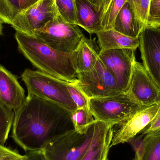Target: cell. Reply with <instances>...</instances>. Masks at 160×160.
Instances as JSON below:
<instances>
[{"label": "cell", "instance_id": "6da1fadb", "mask_svg": "<svg viewBox=\"0 0 160 160\" xmlns=\"http://www.w3.org/2000/svg\"><path fill=\"white\" fill-rule=\"evenodd\" d=\"M14 113L11 136L26 152L43 151L54 139L75 130L71 112L34 95L28 94Z\"/></svg>", "mask_w": 160, "mask_h": 160}, {"label": "cell", "instance_id": "7a4b0ae2", "mask_svg": "<svg viewBox=\"0 0 160 160\" xmlns=\"http://www.w3.org/2000/svg\"><path fill=\"white\" fill-rule=\"evenodd\" d=\"M15 38L19 51L39 71L64 81H78L71 53L57 51L38 38L16 32Z\"/></svg>", "mask_w": 160, "mask_h": 160}, {"label": "cell", "instance_id": "3957f363", "mask_svg": "<svg viewBox=\"0 0 160 160\" xmlns=\"http://www.w3.org/2000/svg\"><path fill=\"white\" fill-rule=\"evenodd\" d=\"M22 79L27 87L28 94L54 102L71 113L77 106L68 89V82L59 79L39 70L26 69Z\"/></svg>", "mask_w": 160, "mask_h": 160}, {"label": "cell", "instance_id": "277c9868", "mask_svg": "<svg viewBox=\"0 0 160 160\" xmlns=\"http://www.w3.org/2000/svg\"><path fill=\"white\" fill-rule=\"evenodd\" d=\"M34 36L52 48L66 53L74 52L85 37L79 26L68 22L59 14L36 30Z\"/></svg>", "mask_w": 160, "mask_h": 160}, {"label": "cell", "instance_id": "5b68a950", "mask_svg": "<svg viewBox=\"0 0 160 160\" xmlns=\"http://www.w3.org/2000/svg\"><path fill=\"white\" fill-rule=\"evenodd\" d=\"M95 121L84 132L74 130L50 142L42 151L46 160L82 159L93 139Z\"/></svg>", "mask_w": 160, "mask_h": 160}, {"label": "cell", "instance_id": "8992f818", "mask_svg": "<svg viewBox=\"0 0 160 160\" xmlns=\"http://www.w3.org/2000/svg\"><path fill=\"white\" fill-rule=\"evenodd\" d=\"M140 106L127 92L88 99V108L95 120L113 126L127 119Z\"/></svg>", "mask_w": 160, "mask_h": 160}, {"label": "cell", "instance_id": "52a82bcc", "mask_svg": "<svg viewBox=\"0 0 160 160\" xmlns=\"http://www.w3.org/2000/svg\"><path fill=\"white\" fill-rule=\"evenodd\" d=\"M76 83L87 98H104L121 93L115 80L99 59L89 71L78 73Z\"/></svg>", "mask_w": 160, "mask_h": 160}, {"label": "cell", "instance_id": "ba28073f", "mask_svg": "<svg viewBox=\"0 0 160 160\" xmlns=\"http://www.w3.org/2000/svg\"><path fill=\"white\" fill-rule=\"evenodd\" d=\"M132 49L100 50L99 59L115 80L121 92L128 90L133 64L135 51Z\"/></svg>", "mask_w": 160, "mask_h": 160}, {"label": "cell", "instance_id": "9c48e42d", "mask_svg": "<svg viewBox=\"0 0 160 160\" xmlns=\"http://www.w3.org/2000/svg\"><path fill=\"white\" fill-rule=\"evenodd\" d=\"M58 14L55 0H39L20 13L11 26L16 32L34 35L36 30L44 27Z\"/></svg>", "mask_w": 160, "mask_h": 160}, {"label": "cell", "instance_id": "30bf717a", "mask_svg": "<svg viewBox=\"0 0 160 160\" xmlns=\"http://www.w3.org/2000/svg\"><path fill=\"white\" fill-rule=\"evenodd\" d=\"M159 109L158 103L148 106L141 105L122 122L113 126L111 146L128 142L153 120Z\"/></svg>", "mask_w": 160, "mask_h": 160}, {"label": "cell", "instance_id": "8fae6325", "mask_svg": "<svg viewBox=\"0 0 160 160\" xmlns=\"http://www.w3.org/2000/svg\"><path fill=\"white\" fill-rule=\"evenodd\" d=\"M127 93L138 103L148 106L158 103L160 89L152 79L142 64L134 62Z\"/></svg>", "mask_w": 160, "mask_h": 160}, {"label": "cell", "instance_id": "7c38bea8", "mask_svg": "<svg viewBox=\"0 0 160 160\" xmlns=\"http://www.w3.org/2000/svg\"><path fill=\"white\" fill-rule=\"evenodd\" d=\"M139 38L143 65L160 89V29L147 28Z\"/></svg>", "mask_w": 160, "mask_h": 160}, {"label": "cell", "instance_id": "4fadbf2b", "mask_svg": "<svg viewBox=\"0 0 160 160\" xmlns=\"http://www.w3.org/2000/svg\"><path fill=\"white\" fill-rule=\"evenodd\" d=\"M17 77L0 64V104L16 112L26 99Z\"/></svg>", "mask_w": 160, "mask_h": 160}, {"label": "cell", "instance_id": "5bb4252c", "mask_svg": "<svg viewBox=\"0 0 160 160\" xmlns=\"http://www.w3.org/2000/svg\"><path fill=\"white\" fill-rule=\"evenodd\" d=\"M113 126L96 120L94 136L81 160H107Z\"/></svg>", "mask_w": 160, "mask_h": 160}, {"label": "cell", "instance_id": "9a60e30c", "mask_svg": "<svg viewBox=\"0 0 160 160\" xmlns=\"http://www.w3.org/2000/svg\"><path fill=\"white\" fill-rule=\"evenodd\" d=\"M95 39L84 37L78 48L71 53V60L77 73L87 72L93 68L98 60L99 51Z\"/></svg>", "mask_w": 160, "mask_h": 160}, {"label": "cell", "instance_id": "2e32d148", "mask_svg": "<svg viewBox=\"0 0 160 160\" xmlns=\"http://www.w3.org/2000/svg\"><path fill=\"white\" fill-rule=\"evenodd\" d=\"M96 34L100 50L123 48L136 50L140 45L139 38L128 36L113 29L101 30Z\"/></svg>", "mask_w": 160, "mask_h": 160}, {"label": "cell", "instance_id": "e0dca14e", "mask_svg": "<svg viewBox=\"0 0 160 160\" xmlns=\"http://www.w3.org/2000/svg\"><path fill=\"white\" fill-rule=\"evenodd\" d=\"M77 25L89 34H96L102 30L101 14L88 0H75Z\"/></svg>", "mask_w": 160, "mask_h": 160}, {"label": "cell", "instance_id": "ac0fdd59", "mask_svg": "<svg viewBox=\"0 0 160 160\" xmlns=\"http://www.w3.org/2000/svg\"><path fill=\"white\" fill-rule=\"evenodd\" d=\"M133 16L138 37L148 25L151 0H128Z\"/></svg>", "mask_w": 160, "mask_h": 160}, {"label": "cell", "instance_id": "d6986e66", "mask_svg": "<svg viewBox=\"0 0 160 160\" xmlns=\"http://www.w3.org/2000/svg\"><path fill=\"white\" fill-rule=\"evenodd\" d=\"M113 29L128 36L139 38L135 29L132 12L128 2L118 14Z\"/></svg>", "mask_w": 160, "mask_h": 160}, {"label": "cell", "instance_id": "ffe728a7", "mask_svg": "<svg viewBox=\"0 0 160 160\" xmlns=\"http://www.w3.org/2000/svg\"><path fill=\"white\" fill-rule=\"evenodd\" d=\"M144 143L142 160H160V130L145 134Z\"/></svg>", "mask_w": 160, "mask_h": 160}, {"label": "cell", "instance_id": "44dd1931", "mask_svg": "<svg viewBox=\"0 0 160 160\" xmlns=\"http://www.w3.org/2000/svg\"><path fill=\"white\" fill-rule=\"evenodd\" d=\"M71 119L75 129L80 132L86 131L88 127L96 120L88 107L78 108L71 113Z\"/></svg>", "mask_w": 160, "mask_h": 160}, {"label": "cell", "instance_id": "7402d4cb", "mask_svg": "<svg viewBox=\"0 0 160 160\" xmlns=\"http://www.w3.org/2000/svg\"><path fill=\"white\" fill-rule=\"evenodd\" d=\"M20 13L19 0H0V21L2 23L11 25Z\"/></svg>", "mask_w": 160, "mask_h": 160}, {"label": "cell", "instance_id": "603a6c76", "mask_svg": "<svg viewBox=\"0 0 160 160\" xmlns=\"http://www.w3.org/2000/svg\"><path fill=\"white\" fill-rule=\"evenodd\" d=\"M14 113L13 110L0 104V144L4 145L12 127Z\"/></svg>", "mask_w": 160, "mask_h": 160}, {"label": "cell", "instance_id": "cb8c5ba5", "mask_svg": "<svg viewBox=\"0 0 160 160\" xmlns=\"http://www.w3.org/2000/svg\"><path fill=\"white\" fill-rule=\"evenodd\" d=\"M128 0H113L104 15L101 18V25L102 30L113 28L115 21L118 14Z\"/></svg>", "mask_w": 160, "mask_h": 160}, {"label": "cell", "instance_id": "d4e9b609", "mask_svg": "<svg viewBox=\"0 0 160 160\" xmlns=\"http://www.w3.org/2000/svg\"><path fill=\"white\" fill-rule=\"evenodd\" d=\"M59 14L69 23H78L75 0H55Z\"/></svg>", "mask_w": 160, "mask_h": 160}, {"label": "cell", "instance_id": "484cf974", "mask_svg": "<svg viewBox=\"0 0 160 160\" xmlns=\"http://www.w3.org/2000/svg\"><path fill=\"white\" fill-rule=\"evenodd\" d=\"M67 87L71 98L77 106V109L88 107V98L78 86L76 82H68Z\"/></svg>", "mask_w": 160, "mask_h": 160}, {"label": "cell", "instance_id": "4316f807", "mask_svg": "<svg viewBox=\"0 0 160 160\" xmlns=\"http://www.w3.org/2000/svg\"><path fill=\"white\" fill-rule=\"evenodd\" d=\"M147 28H160V1L151 0L148 25Z\"/></svg>", "mask_w": 160, "mask_h": 160}, {"label": "cell", "instance_id": "83f0119b", "mask_svg": "<svg viewBox=\"0 0 160 160\" xmlns=\"http://www.w3.org/2000/svg\"><path fill=\"white\" fill-rule=\"evenodd\" d=\"M0 160H28L27 154H20L17 150L0 144Z\"/></svg>", "mask_w": 160, "mask_h": 160}, {"label": "cell", "instance_id": "f1b7e54d", "mask_svg": "<svg viewBox=\"0 0 160 160\" xmlns=\"http://www.w3.org/2000/svg\"><path fill=\"white\" fill-rule=\"evenodd\" d=\"M144 134H139L129 140L128 142L135 153V156L142 159L144 151Z\"/></svg>", "mask_w": 160, "mask_h": 160}, {"label": "cell", "instance_id": "f546056e", "mask_svg": "<svg viewBox=\"0 0 160 160\" xmlns=\"http://www.w3.org/2000/svg\"><path fill=\"white\" fill-rule=\"evenodd\" d=\"M158 104L159 105V109L153 120L140 132V134H146L149 132L160 130V99Z\"/></svg>", "mask_w": 160, "mask_h": 160}, {"label": "cell", "instance_id": "4dcf8cb0", "mask_svg": "<svg viewBox=\"0 0 160 160\" xmlns=\"http://www.w3.org/2000/svg\"><path fill=\"white\" fill-rule=\"evenodd\" d=\"M28 160H46L42 151H31L26 152Z\"/></svg>", "mask_w": 160, "mask_h": 160}, {"label": "cell", "instance_id": "1f68e13d", "mask_svg": "<svg viewBox=\"0 0 160 160\" xmlns=\"http://www.w3.org/2000/svg\"><path fill=\"white\" fill-rule=\"evenodd\" d=\"M39 0H19L20 13L30 8Z\"/></svg>", "mask_w": 160, "mask_h": 160}, {"label": "cell", "instance_id": "d6a6232c", "mask_svg": "<svg viewBox=\"0 0 160 160\" xmlns=\"http://www.w3.org/2000/svg\"><path fill=\"white\" fill-rule=\"evenodd\" d=\"M113 0H100L99 11L101 18L109 8Z\"/></svg>", "mask_w": 160, "mask_h": 160}, {"label": "cell", "instance_id": "836d02e7", "mask_svg": "<svg viewBox=\"0 0 160 160\" xmlns=\"http://www.w3.org/2000/svg\"><path fill=\"white\" fill-rule=\"evenodd\" d=\"M88 1L92 4V5L96 8V9L100 12V0H88Z\"/></svg>", "mask_w": 160, "mask_h": 160}, {"label": "cell", "instance_id": "e575fe53", "mask_svg": "<svg viewBox=\"0 0 160 160\" xmlns=\"http://www.w3.org/2000/svg\"><path fill=\"white\" fill-rule=\"evenodd\" d=\"M2 22L0 21V36L3 35V26L2 25Z\"/></svg>", "mask_w": 160, "mask_h": 160}, {"label": "cell", "instance_id": "d590c367", "mask_svg": "<svg viewBox=\"0 0 160 160\" xmlns=\"http://www.w3.org/2000/svg\"><path fill=\"white\" fill-rule=\"evenodd\" d=\"M132 160H142V158L135 155V157H134V159Z\"/></svg>", "mask_w": 160, "mask_h": 160}, {"label": "cell", "instance_id": "8d00e7d4", "mask_svg": "<svg viewBox=\"0 0 160 160\" xmlns=\"http://www.w3.org/2000/svg\"><path fill=\"white\" fill-rule=\"evenodd\" d=\"M158 1H160V0H158Z\"/></svg>", "mask_w": 160, "mask_h": 160}, {"label": "cell", "instance_id": "74e56055", "mask_svg": "<svg viewBox=\"0 0 160 160\" xmlns=\"http://www.w3.org/2000/svg\"><path fill=\"white\" fill-rule=\"evenodd\" d=\"M159 29H160V28H159Z\"/></svg>", "mask_w": 160, "mask_h": 160}]
</instances>
